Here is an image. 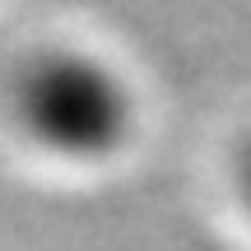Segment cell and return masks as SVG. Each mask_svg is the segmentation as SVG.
<instances>
[{"mask_svg":"<svg viewBox=\"0 0 251 251\" xmlns=\"http://www.w3.org/2000/svg\"><path fill=\"white\" fill-rule=\"evenodd\" d=\"M47 117L51 130L70 144H89V149H107L126 135L130 126V102H126L121 79H112L98 65H61L47 75Z\"/></svg>","mask_w":251,"mask_h":251,"instance_id":"1","label":"cell"},{"mask_svg":"<svg viewBox=\"0 0 251 251\" xmlns=\"http://www.w3.org/2000/svg\"><path fill=\"white\" fill-rule=\"evenodd\" d=\"M237 205H242V214H247V224H251V144L242 149V158H237Z\"/></svg>","mask_w":251,"mask_h":251,"instance_id":"2","label":"cell"}]
</instances>
